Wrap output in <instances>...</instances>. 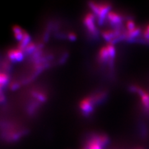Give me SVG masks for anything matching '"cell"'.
<instances>
[{"label":"cell","mask_w":149,"mask_h":149,"mask_svg":"<svg viewBox=\"0 0 149 149\" xmlns=\"http://www.w3.org/2000/svg\"><path fill=\"white\" fill-rule=\"evenodd\" d=\"M68 38L70 40H74L76 39V35L74 34L73 32H71V33H70L68 35Z\"/></svg>","instance_id":"14"},{"label":"cell","mask_w":149,"mask_h":149,"mask_svg":"<svg viewBox=\"0 0 149 149\" xmlns=\"http://www.w3.org/2000/svg\"><path fill=\"white\" fill-rule=\"evenodd\" d=\"M130 90L137 93L141 97V101L144 111L148 114H149V94L146 91L143 90L137 86H131L130 87Z\"/></svg>","instance_id":"3"},{"label":"cell","mask_w":149,"mask_h":149,"mask_svg":"<svg viewBox=\"0 0 149 149\" xmlns=\"http://www.w3.org/2000/svg\"><path fill=\"white\" fill-rule=\"evenodd\" d=\"M33 96L36 97V98L40 102H45V101L46 100L47 97L44 94V93H41V92H39V91H35L33 93Z\"/></svg>","instance_id":"11"},{"label":"cell","mask_w":149,"mask_h":149,"mask_svg":"<svg viewBox=\"0 0 149 149\" xmlns=\"http://www.w3.org/2000/svg\"><path fill=\"white\" fill-rule=\"evenodd\" d=\"M8 57L13 62H21L24 58V52L18 48L10 49L8 52Z\"/></svg>","instance_id":"6"},{"label":"cell","mask_w":149,"mask_h":149,"mask_svg":"<svg viewBox=\"0 0 149 149\" xmlns=\"http://www.w3.org/2000/svg\"><path fill=\"white\" fill-rule=\"evenodd\" d=\"M13 31L14 35H15V37L16 40L21 41L22 39L23 36L24 34L25 31L23 30L22 28L18 26H15L13 28Z\"/></svg>","instance_id":"9"},{"label":"cell","mask_w":149,"mask_h":149,"mask_svg":"<svg viewBox=\"0 0 149 149\" xmlns=\"http://www.w3.org/2000/svg\"><path fill=\"white\" fill-rule=\"evenodd\" d=\"M106 17L108 18L110 24L113 26L114 28L123 27V22L124 18L123 16L119 15V13H117L114 11H110Z\"/></svg>","instance_id":"5"},{"label":"cell","mask_w":149,"mask_h":149,"mask_svg":"<svg viewBox=\"0 0 149 149\" xmlns=\"http://www.w3.org/2000/svg\"><path fill=\"white\" fill-rule=\"evenodd\" d=\"M95 19L96 16L93 13H89L85 15L83 20L84 24H85L87 31L89 32V34H90L93 37H94L95 38L98 36V31H97L96 26Z\"/></svg>","instance_id":"2"},{"label":"cell","mask_w":149,"mask_h":149,"mask_svg":"<svg viewBox=\"0 0 149 149\" xmlns=\"http://www.w3.org/2000/svg\"><path fill=\"white\" fill-rule=\"evenodd\" d=\"M143 40L144 43L149 44V24L146 27L143 32Z\"/></svg>","instance_id":"12"},{"label":"cell","mask_w":149,"mask_h":149,"mask_svg":"<svg viewBox=\"0 0 149 149\" xmlns=\"http://www.w3.org/2000/svg\"><path fill=\"white\" fill-rule=\"evenodd\" d=\"M87 149H104L102 146L98 138L97 135H95L88 141L87 143Z\"/></svg>","instance_id":"8"},{"label":"cell","mask_w":149,"mask_h":149,"mask_svg":"<svg viewBox=\"0 0 149 149\" xmlns=\"http://www.w3.org/2000/svg\"><path fill=\"white\" fill-rule=\"evenodd\" d=\"M90 8L97 19V22L102 25L104 22L105 18L110 12L111 4L109 3H97L96 2H90Z\"/></svg>","instance_id":"1"},{"label":"cell","mask_w":149,"mask_h":149,"mask_svg":"<svg viewBox=\"0 0 149 149\" xmlns=\"http://www.w3.org/2000/svg\"><path fill=\"white\" fill-rule=\"evenodd\" d=\"M99 60L101 63H108L110 67L113 66L114 60L111 58L108 53V51L107 50L106 46L102 47L100 50Z\"/></svg>","instance_id":"7"},{"label":"cell","mask_w":149,"mask_h":149,"mask_svg":"<svg viewBox=\"0 0 149 149\" xmlns=\"http://www.w3.org/2000/svg\"><path fill=\"white\" fill-rule=\"evenodd\" d=\"M9 81V76L5 73L0 72V86H4Z\"/></svg>","instance_id":"10"},{"label":"cell","mask_w":149,"mask_h":149,"mask_svg":"<svg viewBox=\"0 0 149 149\" xmlns=\"http://www.w3.org/2000/svg\"><path fill=\"white\" fill-rule=\"evenodd\" d=\"M95 102L93 100L92 96H88L85 97L80 101V108L83 114L89 115L94 109Z\"/></svg>","instance_id":"4"},{"label":"cell","mask_w":149,"mask_h":149,"mask_svg":"<svg viewBox=\"0 0 149 149\" xmlns=\"http://www.w3.org/2000/svg\"><path fill=\"white\" fill-rule=\"evenodd\" d=\"M126 27H127V30H131L134 29V28L136 27V25H135L134 21L130 19H128L126 22Z\"/></svg>","instance_id":"13"}]
</instances>
